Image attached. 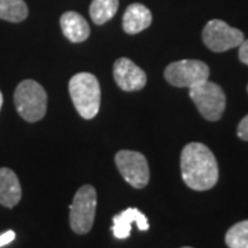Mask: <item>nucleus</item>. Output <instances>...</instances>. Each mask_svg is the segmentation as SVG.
<instances>
[{
  "label": "nucleus",
  "instance_id": "14",
  "mask_svg": "<svg viewBox=\"0 0 248 248\" xmlns=\"http://www.w3.org/2000/svg\"><path fill=\"white\" fill-rule=\"evenodd\" d=\"M119 9V0H93L90 4V16L94 24L102 25L115 17Z\"/></svg>",
  "mask_w": 248,
  "mask_h": 248
},
{
  "label": "nucleus",
  "instance_id": "5",
  "mask_svg": "<svg viewBox=\"0 0 248 248\" xmlns=\"http://www.w3.org/2000/svg\"><path fill=\"white\" fill-rule=\"evenodd\" d=\"M189 97L195 102L197 110L210 122L219 120L226 108L225 93L217 83L205 80L189 89Z\"/></svg>",
  "mask_w": 248,
  "mask_h": 248
},
{
  "label": "nucleus",
  "instance_id": "10",
  "mask_svg": "<svg viewBox=\"0 0 248 248\" xmlns=\"http://www.w3.org/2000/svg\"><path fill=\"white\" fill-rule=\"evenodd\" d=\"M134 222L137 223L138 229L142 232L149 229L148 218L138 210V208H127L119 215L113 217V226L112 231L117 239H127L131 233V225Z\"/></svg>",
  "mask_w": 248,
  "mask_h": 248
},
{
  "label": "nucleus",
  "instance_id": "12",
  "mask_svg": "<svg viewBox=\"0 0 248 248\" xmlns=\"http://www.w3.org/2000/svg\"><path fill=\"white\" fill-rule=\"evenodd\" d=\"M22 197V189L17 174L7 167L0 169V204L13 208Z\"/></svg>",
  "mask_w": 248,
  "mask_h": 248
},
{
  "label": "nucleus",
  "instance_id": "15",
  "mask_svg": "<svg viewBox=\"0 0 248 248\" xmlns=\"http://www.w3.org/2000/svg\"><path fill=\"white\" fill-rule=\"evenodd\" d=\"M28 17V6L24 0H0V19L22 22Z\"/></svg>",
  "mask_w": 248,
  "mask_h": 248
},
{
  "label": "nucleus",
  "instance_id": "11",
  "mask_svg": "<svg viewBox=\"0 0 248 248\" xmlns=\"http://www.w3.org/2000/svg\"><path fill=\"white\" fill-rule=\"evenodd\" d=\"M60 24H61L63 36L72 43H81L89 39V22L84 19V17H81L79 13L76 11L63 13L60 19Z\"/></svg>",
  "mask_w": 248,
  "mask_h": 248
},
{
  "label": "nucleus",
  "instance_id": "19",
  "mask_svg": "<svg viewBox=\"0 0 248 248\" xmlns=\"http://www.w3.org/2000/svg\"><path fill=\"white\" fill-rule=\"evenodd\" d=\"M14 239H16V232L14 231H7L6 233L0 234V247L7 246V244L11 243Z\"/></svg>",
  "mask_w": 248,
  "mask_h": 248
},
{
  "label": "nucleus",
  "instance_id": "18",
  "mask_svg": "<svg viewBox=\"0 0 248 248\" xmlns=\"http://www.w3.org/2000/svg\"><path fill=\"white\" fill-rule=\"evenodd\" d=\"M239 58L240 61L243 62V63H246L248 66V39L246 40L244 39V42L239 46Z\"/></svg>",
  "mask_w": 248,
  "mask_h": 248
},
{
  "label": "nucleus",
  "instance_id": "13",
  "mask_svg": "<svg viewBox=\"0 0 248 248\" xmlns=\"http://www.w3.org/2000/svg\"><path fill=\"white\" fill-rule=\"evenodd\" d=\"M152 13L151 10L141 3L130 4L123 16V29L128 35H137L146 28L151 27Z\"/></svg>",
  "mask_w": 248,
  "mask_h": 248
},
{
  "label": "nucleus",
  "instance_id": "22",
  "mask_svg": "<svg viewBox=\"0 0 248 248\" xmlns=\"http://www.w3.org/2000/svg\"><path fill=\"white\" fill-rule=\"evenodd\" d=\"M247 91H248V86H247Z\"/></svg>",
  "mask_w": 248,
  "mask_h": 248
},
{
  "label": "nucleus",
  "instance_id": "17",
  "mask_svg": "<svg viewBox=\"0 0 248 248\" xmlns=\"http://www.w3.org/2000/svg\"><path fill=\"white\" fill-rule=\"evenodd\" d=\"M237 135L243 141H248V115L243 117V120L240 122L237 127Z\"/></svg>",
  "mask_w": 248,
  "mask_h": 248
},
{
  "label": "nucleus",
  "instance_id": "4",
  "mask_svg": "<svg viewBox=\"0 0 248 248\" xmlns=\"http://www.w3.org/2000/svg\"><path fill=\"white\" fill-rule=\"evenodd\" d=\"M97 211V190L94 186L84 185L73 197L69 207V223L72 231L78 234H87L95 219Z\"/></svg>",
  "mask_w": 248,
  "mask_h": 248
},
{
  "label": "nucleus",
  "instance_id": "9",
  "mask_svg": "<svg viewBox=\"0 0 248 248\" xmlns=\"http://www.w3.org/2000/svg\"><path fill=\"white\" fill-rule=\"evenodd\" d=\"M116 84L123 91H138L146 86V73L128 58H119L113 65Z\"/></svg>",
  "mask_w": 248,
  "mask_h": 248
},
{
  "label": "nucleus",
  "instance_id": "6",
  "mask_svg": "<svg viewBox=\"0 0 248 248\" xmlns=\"http://www.w3.org/2000/svg\"><path fill=\"white\" fill-rule=\"evenodd\" d=\"M210 76L208 65L199 60H182L170 63L164 71V78L174 87H193Z\"/></svg>",
  "mask_w": 248,
  "mask_h": 248
},
{
  "label": "nucleus",
  "instance_id": "8",
  "mask_svg": "<svg viewBox=\"0 0 248 248\" xmlns=\"http://www.w3.org/2000/svg\"><path fill=\"white\" fill-rule=\"evenodd\" d=\"M203 42L214 53H223L239 47L244 42V33L221 19H211L203 29Z\"/></svg>",
  "mask_w": 248,
  "mask_h": 248
},
{
  "label": "nucleus",
  "instance_id": "7",
  "mask_svg": "<svg viewBox=\"0 0 248 248\" xmlns=\"http://www.w3.org/2000/svg\"><path fill=\"white\" fill-rule=\"evenodd\" d=\"M116 166L124 181L135 189H143L149 184V166L146 157L135 151H120L116 153Z\"/></svg>",
  "mask_w": 248,
  "mask_h": 248
},
{
  "label": "nucleus",
  "instance_id": "2",
  "mask_svg": "<svg viewBox=\"0 0 248 248\" xmlns=\"http://www.w3.org/2000/svg\"><path fill=\"white\" fill-rule=\"evenodd\" d=\"M69 94L78 113L83 119H94L99 112L101 105V87L99 81L87 72L75 75L69 80Z\"/></svg>",
  "mask_w": 248,
  "mask_h": 248
},
{
  "label": "nucleus",
  "instance_id": "16",
  "mask_svg": "<svg viewBox=\"0 0 248 248\" xmlns=\"http://www.w3.org/2000/svg\"><path fill=\"white\" fill-rule=\"evenodd\" d=\"M225 243L229 248H248V219L234 223L226 232Z\"/></svg>",
  "mask_w": 248,
  "mask_h": 248
},
{
  "label": "nucleus",
  "instance_id": "20",
  "mask_svg": "<svg viewBox=\"0 0 248 248\" xmlns=\"http://www.w3.org/2000/svg\"><path fill=\"white\" fill-rule=\"evenodd\" d=\"M3 107V94H1V91H0V109Z\"/></svg>",
  "mask_w": 248,
  "mask_h": 248
},
{
  "label": "nucleus",
  "instance_id": "3",
  "mask_svg": "<svg viewBox=\"0 0 248 248\" xmlns=\"http://www.w3.org/2000/svg\"><path fill=\"white\" fill-rule=\"evenodd\" d=\"M14 104L19 116L29 123L42 120L47 110V93L35 80L21 81L14 93Z\"/></svg>",
  "mask_w": 248,
  "mask_h": 248
},
{
  "label": "nucleus",
  "instance_id": "21",
  "mask_svg": "<svg viewBox=\"0 0 248 248\" xmlns=\"http://www.w3.org/2000/svg\"><path fill=\"white\" fill-rule=\"evenodd\" d=\"M182 248H192V247H182Z\"/></svg>",
  "mask_w": 248,
  "mask_h": 248
},
{
  "label": "nucleus",
  "instance_id": "1",
  "mask_svg": "<svg viewBox=\"0 0 248 248\" xmlns=\"http://www.w3.org/2000/svg\"><path fill=\"white\" fill-rule=\"evenodd\" d=\"M181 174L187 187L203 192L217 185L219 178L214 153L204 143H187L181 153Z\"/></svg>",
  "mask_w": 248,
  "mask_h": 248
}]
</instances>
